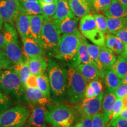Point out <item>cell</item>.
I'll return each mask as SVG.
<instances>
[{"label":"cell","mask_w":127,"mask_h":127,"mask_svg":"<svg viewBox=\"0 0 127 127\" xmlns=\"http://www.w3.org/2000/svg\"><path fill=\"white\" fill-rule=\"evenodd\" d=\"M123 100V109H127V94L122 98Z\"/></svg>","instance_id":"cell-50"},{"label":"cell","mask_w":127,"mask_h":127,"mask_svg":"<svg viewBox=\"0 0 127 127\" xmlns=\"http://www.w3.org/2000/svg\"><path fill=\"white\" fill-rule=\"evenodd\" d=\"M30 115L26 107L17 105L0 112V127H23Z\"/></svg>","instance_id":"cell-8"},{"label":"cell","mask_w":127,"mask_h":127,"mask_svg":"<svg viewBox=\"0 0 127 127\" xmlns=\"http://www.w3.org/2000/svg\"><path fill=\"white\" fill-rule=\"evenodd\" d=\"M125 45H127V25L115 34Z\"/></svg>","instance_id":"cell-43"},{"label":"cell","mask_w":127,"mask_h":127,"mask_svg":"<svg viewBox=\"0 0 127 127\" xmlns=\"http://www.w3.org/2000/svg\"><path fill=\"white\" fill-rule=\"evenodd\" d=\"M79 30L85 38L91 41L93 38L99 32L93 14H88L82 17L79 23Z\"/></svg>","instance_id":"cell-11"},{"label":"cell","mask_w":127,"mask_h":127,"mask_svg":"<svg viewBox=\"0 0 127 127\" xmlns=\"http://www.w3.org/2000/svg\"><path fill=\"white\" fill-rule=\"evenodd\" d=\"M22 1H38V0H20Z\"/></svg>","instance_id":"cell-58"},{"label":"cell","mask_w":127,"mask_h":127,"mask_svg":"<svg viewBox=\"0 0 127 127\" xmlns=\"http://www.w3.org/2000/svg\"><path fill=\"white\" fill-rule=\"evenodd\" d=\"M121 56H122L124 58H126L127 60V45H125V47L124 51L121 54Z\"/></svg>","instance_id":"cell-51"},{"label":"cell","mask_w":127,"mask_h":127,"mask_svg":"<svg viewBox=\"0 0 127 127\" xmlns=\"http://www.w3.org/2000/svg\"><path fill=\"white\" fill-rule=\"evenodd\" d=\"M69 8L68 0H57L56 11L51 20L63 19L67 17H74Z\"/></svg>","instance_id":"cell-27"},{"label":"cell","mask_w":127,"mask_h":127,"mask_svg":"<svg viewBox=\"0 0 127 127\" xmlns=\"http://www.w3.org/2000/svg\"><path fill=\"white\" fill-rule=\"evenodd\" d=\"M3 21L2 19L0 18V30H2V27H3Z\"/></svg>","instance_id":"cell-55"},{"label":"cell","mask_w":127,"mask_h":127,"mask_svg":"<svg viewBox=\"0 0 127 127\" xmlns=\"http://www.w3.org/2000/svg\"><path fill=\"white\" fill-rule=\"evenodd\" d=\"M86 46L87 51H88V55L90 56V60H91V63L96 66L98 68L99 72L100 77L102 78H104V72H103L101 69V65L98 60V55H99V52L100 50V47L95 44H89L86 41Z\"/></svg>","instance_id":"cell-29"},{"label":"cell","mask_w":127,"mask_h":127,"mask_svg":"<svg viewBox=\"0 0 127 127\" xmlns=\"http://www.w3.org/2000/svg\"><path fill=\"white\" fill-rule=\"evenodd\" d=\"M15 23L21 39L30 36V15L20 12L16 18Z\"/></svg>","instance_id":"cell-19"},{"label":"cell","mask_w":127,"mask_h":127,"mask_svg":"<svg viewBox=\"0 0 127 127\" xmlns=\"http://www.w3.org/2000/svg\"><path fill=\"white\" fill-rule=\"evenodd\" d=\"M104 93L96 96L84 98L78 105L77 109L82 116L93 117L101 112Z\"/></svg>","instance_id":"cell-10"},{"label":"cell","mask_w":127,"mask_h":127,"mask_svg":"<svg viewBox=\"0 0 127 127\" xmlns=\"http://www.w3.org/2000/svg\"><path fill=\"white\" fill-rule=\"evenodd\" d=\"M111 69L122 79L127 74V60L121 55L117 57V60Z\"/></svg>","instance_id":"cell-31"},{"label":"cell","mask_w":127,"mask_h":127,"mask_svg":"<svg viewBox=\"0 0 127 127\" xmlns=\"http://www.w3.org/2000/svg\"><path fill=\"white\" fill-rule=\"evenodd\" d=\"M61 36L59 30L51 19L45 18L42 24L40 35V45L50 54L53 55L56 52Z\"/></svg>","instance_id":"cell-7"},{"label":"cell","mask_w":127,"mask_h":127,"mask_svg":"<svg viewBox=\"0 0 127 127\" xmlns=\"http://www.w3.org/2000/svg\"><path fill=\"white\" fill-rule=\"evenodd\" d=\"M105 84L108 92L113 93L118 88V87L122 84V80L115 74L112 69H108L105 72L104 76Z\"/></svg>","instance_id":"cell-28"},{"label":"cell","mask_w":127,"mask_h":127,"mask_svg":"<svg viewBox=\"0 0 127 127\" xmlns=\"http://www.w3.org/2000/svg\"><path fill=\"white\" fill-rule=\"evenodd\" d=\"M118 117L122 118L127 119V109H122L121 112L118 116Z\"/></svg>","instance_id":"cell-49"},{"label":"cell","mask_w":127,"mask_h":127,"mask_svg":"<svg viewBox=\"0 0 127 127\" xmlns=\"http://www.w3.org/2000/svg\"><path fill=\"white\" fill-rule=\"evenodd\" d=\"M88 85L91 86L94 90L95 96H98L103 93V86L102 84V82L98 78L96 80H94L93 81L90 82Z\"/></svg>","instance_id":"cell-41"},{"label":"cell","mask_w":127,"mask_h":127,"mask_svg":"<svg viewBox=\"0 0 127 127\" xmlns=\"http://www.w3.org/2000/svg\"><path fill=\"white\" fill-rule=\"evenodd\" d=\"M94 19L96 22V26L98 30H100L102 33L106 34L108 32L107 26V17L101 13L94 12L93 13Z\"/></svg>","instance_id":"cell-36"},{"label":"cell","mask_w":127,"mask_h":127,"mask_svg":"<svg viewBox=\"0 0 127 127\" xmlns=\"http://www.w3.org/2000/svg\"><path fill=\"white\" fill-rule=\"evenodd\" d=\"M105 46L115 54H121L124 50L125 45L115 34L107 32L105 34Z\"/></svg>","instance_id":"cell-24"},{"label":"cell","mask_w":127,"mask_h":127,"mask_svg":"<svg viewBox=\"0 0 127 127\" xmlns=\"http://www.w3.org/2000/svg\"><path fill=\"white\" fill-rule=\"evenodd\" d=\"M76 67L87 82H91L99 78V70L93 64H80Z\"/></svg>","instance_id":"cell-23"},{"label":"cell","mask_w":127,"mask_h":127,"mask_svg":"<svg viewBox=\"0 0 127 127\" xmlns=\"http://www.w3.org/2000/svg\"><path fill=\"white\" fill-rule=\"evenodd\" d=\"M54 24L59 30L60 34H69L79 33V30L78 28L79 22L78 17H67L63 19L52 20Z\"/></svg>","instance_id":"cell-13"},{"label":"cell","mask_w":127,"mask_h":127,"mask_svg":"<svg viewBox=\"0 0 127 127\" xmlns=\"http://www.w3.org/2000/svg\"><path fill=\"white\" fill-rule=\"evenodd\" d=\"M24 97L31 104H39L46 105L50 101V99L45 96L38 88L25 87Z\"/></svg>","instance_id":"cell-17"},{"label":"cell","mask_w":127,"mask_h":127,"mask_svg":"<svg viewBox=\"0 0 127 127\" xmlns=\"http://www.w3.org/2000/svg\"><path fill=\"white\" fill-rule=\"evenodd\" d=\"M0 90L7 96L20 99L25 95L23 86L18 72L14 69L0 70Z\"/></svg>","instance_id":"cell-3"},{"label":"cell","mask_w":127,"mask_h":127,"mask_svg":"<svg viewBox=\"0 0 127 127\" xmlns=\"http://www.w3.org/2000/svg\"><path fill=\"white\" fill-rule=\"evenodd\" d=\"M67 72L66 93L69 102L75 104L84 98L87 81L76 66H69Z\"/></svg>","instance_id":"cell-5"},{"label":"cell","mask_w":127,"mask_h":127,"mask_svg":"<svg viewBox=\"0 0 127 127\" xmlns=\"http://www.w3.org/2000/svg\"><path fill=\"white\" fill-rule=\"evenodd\" d=\"M82 36L81 32L62 35L60 36L58 47L54 57L57 59L69 64V66H71L77 54Z\"/></svg>","instance_id":"cell-4"},{"label":"cell","mask_w":127,"mask_h":127,"mask_svg":"<svg viewBox=\"0 0 127 127\" xmlns=\"http://www.w3.org/2000/svg\"><path fill=\"white\" fill-rule=\"evenodd\" d=\"M14 65L8 59L4 51L0 50V70L13 69Z\"/></svg>","instance_id":"cell-37"},{"label":"cell","mask_w":127,"mask_h":127,"mask_svg":"<svg viewBox=\"0 0 127 127\" xmlns=\"http://www.w3.org/2000/svg\"><path fill=\"white\" fill-rule=\"evenodd\" d=\"M28 66L31 74L38 75L45 72L48 66V60L44 57L27 58Z\"/></svg>","instance_id":"cell-21"},{"label":"cell","mask_w":127,"mask_h":127,"mask_svg":"<svg viewBox=\"0 0 127 127\" xmlns=\"http://www.w3.org/2000/svg\"><path fill=\"white\" fill-rule=\"evenodd\" d=\"M122 109H123V100H122V98H117L113 109H112V114H111L110 118H109V121H111V122L112 121L115 120V118H117V117H118Z\"/></svg>","instance_id":"cell-38"},{"label":"cell","mask_w":127,"mask_h":127,"mask_svg":"<svg viewBox=\"0 0 127 127\" xmlns=\"http://www.w3.org/2000/svg\"><path fill=\"white\" fill-rule=\"evenodd\" d=\"M47 109L45 105L31 104V112L28 118V124L36 127L45 126Z\"/></svg>","instance_id":"cell-12"},{"label":"cell","mask_w":127,"mask_h":127,"mask_svg":"<svg viewBox=\"0 0 127 127\" xmlns=\"http://www.w3.org/2000/svg\"></svg>","instance_id":"cell-59"},{"label":"cell","mask_w":127,"mask_h":127,"mask_svg":"<svg viewBox=\"0 0 127 127\" xmlns=\"http://www.w3.org/2000/svg\"><path fill=\"white\" fill-rule=\"evenodd\" d=\"M118 1L127 8V0H118Z\"/></svg>","instance_id":"cell-52"},{"label":"cell","mask_w":127,"mask_h":127,"mask_svg":"<svg viewBox=\"0 0 127 127\" xmlns=\"http://www.w3.org/2000/svg\"><path fill=\"white\" fill-rule=\"evenodd\" d=\"M26 127H46V126H44V127H36V126H34V125H31L28 124V126H27Z\"/></svg>","instance_id":"cell-57"},{"label":"cell","mask_w":127,"mask_h":127,"mask_svg":"<svg viewBox=\"0 0 127 127\" xmlns=\"http://www.w3.org/2000/svg\"><path fill=\"white\" fill-rule=\"evenodd\" d=\"M41 1L45 3H51L54 2L56 0H41Z\"/></svg>","instance_id":"cell-54"},{"label":"cell","mask_w":127,"mask_h":127,"mask_svg":"<svg viewBox=\"0 0 127 127\" xmlns=\"http://www.w3.org/2000/svg\"><path fill=\"white\" fill-rule=\"evenodd\" d=\"M110 124L112 127H127V119L117 117Z\"/></svg>","instance_id":"cell-45"},{"label":"cell","mask_w":127,"mask_h":127,"mask_svg":"<svg viewBox=\"0 0 127 127\" xmlns=\"http://www.w3.org/2000/svg\"><path fill=\"white\" fill-rule=\"evenodd\" d=\"M11 101L9 97L0 91V112L9 108Z\"/></svg>","instance_id":"cell-40"},{"label":"cell","mask_w":127,"mask_h":127,"mask_svg":"<svg viewBox=\"0 0 127 127\" xmlns=\"http://www.w3.org/2000/svg\"><path fill=\"white\" fill-rule=\"evenodd\" d=\"M121 80H122V82H123V83H125V84H127V74L125 75V77H124L123 78L121 79Z\"/></svg>","instance_id":"cell-53"},{"label":"cell","mask_w":127,"mask_h":127,"mask_svg":"<svg viewBox=\"0 0 127 127\" xmlns=\"http://www.w3.org/2000/svg\"><path fill=\"white\" fill-rule=\"evenodd\" d=\"M81 123L82 127H92V117L88 116H82Z\"/></svg>","instance_id":"cell-46"},{"label":"cell","mask_w":127,"mask_h":127,"mask_svg":"<svg viewBox=\"0 0 127 127\" xmlns=\"http://www.w3.org/2000/svg\"><path fill=\"white\" fill-rule=\"evenodd\" d=\"M74 127H82V124L81 123V122H80V123H78Z\"/></svg>","instance_id":"cell-56"},{"label":"cell","mask_w":127,"mask_h":127,"mask_svg":"<svg viewBox=\"0 0 127 127\" xmlns=\"http://www.w3.org/2000/svg\"><path fill=\"white\" fill-rule=\"evenodd\" d=\"M20 12L28 15H43L39 1H22L20 0Z\"/></svg>","instance_id":"cell-26"},{"label":"cell","mask_w":127,"mask_h":127,"mask_svg":"<svg viewBox=\"0 0 127 127\" xmlns=\"http://www.w3.org/2000/svg\"><path fill=\"white\" fill-rule=\"evenodd\" d=\"M116 98H123L127 94V84H121L114 92Z\"/></svg>","instance_id":"cell-42"},{"label":"cell","mask_w":127,"mask_h":127,"mask_svg":"<svg viewBox=\"0 0 127 127\" xmlns=\"http://www.w3.org/2000/svg\"><path fill=\"white\" fill-rule=\"evenodd\" d=\"M86 41V38L82 36L80 39V42H79L77 54L71 63V66H77L80 64L91 63V60L87 51Z\"/></svg>","instance_id":"cell-20"},{"label":"cell","mask_w":127,"mask_h":127,"mask_svg":"<svg viewBox=\"0 0 127 127\" xmlns=\"http://www.w3.org/2000/svg\"><path fill=\"white\" fill-rule=\"evenodd\" d=\"M104 14L108 18H124L127 17V8L118 0H112L108 8Z\"/></svg>","instance_id":"cell-25"},{"label":"cell","mask_w":127,"mask_h":127,"mask_svg":"<svg viewBox=\"0 0 127 127\" xmlns=\"http://www.w3.org/2000/svg\"><path fill=\"white\" fill-rule=\"evenodd\" d=\"M76 120L74 111L64 104L55 105L46 115L47 123L54 127H72Z\"/></svg>","instance_id":"cell-6"},{"label":"cell","mask_w":127,"mask_h":127,"mask_svg":"<svg viewBox=\"0 0 127 127\" xmlns=\"http://www.w3.org/2000/svg\"><path fill=\"white\" fill-rule=\"evenodd\" d=\"M47 71L51 92L57 99L65 96L66 90L67 70L52 58L48 60Z\"/></svg>","instance_id":"cell-1"},{"label":"cell","mask_w":127,"mask_h":127,"mask_svg":"<svg viewBox=\"0 0 127 127\" xmlns=\"http://www.w3.org/2000/svg\"><path fill=\"white\" fill-rule=\"evenodd\" d=\"M38 1L41 5L43 15L45 18L52 19L56 11L57 0L51 3L44 2L41 0H38Z\"/></svg>","instance_id":"cell-34"},{"label":"cell","mask_w":127,"mask_h":127,"mask_svg":"<svg viewBox=\"0 0 127 127\" xmlns=\"http://www.w3.org/2000/svg\"><path fill=\"white\" fill-rule=\"evenodd\" d=\"M2 32L4 34L5 46L4 52L12 64L23 63L26 58L23 55L18 39V35L14 26L4 23Z\"/></svg>","instance_id":"cell-2"},{"label":"cell","mask_w":127,"mask_h":127,"mask_svg":"<svg viewBox=\"0 0 127 127\" xmlns=\"http://www.w3.org/2000/svg\"><path fill=\"white\" fill-rule=\"evenodd\" d=\"M20 12V0H0V18L14 26Z\"/></svg>","instance_id":"cell-9"},{"label":"cell","mask_w":127,"mask_h":127,"mask_svg":"<svg viewBox=\"0 0 127 127\" xmlns=\"http://www.w3.org/2000/svg\"><path fill=\"white\" fill-rule=\"evenodd\" d=\"M13 69L18 72L21 83L23 86L25 87L27 79L28 76L31 74L29 66H28L27 58L25 59L23 63L15 65Z\"/></svg>","instance_id":"cell-33"},{"label":"cell","mask_w":127,"mask_h":127,"mask_svg":"<svg viewBox=\"0 0 127 127\" xmlns=\"http://www.w3.org/2000/svg\"><path fill=\"white\" fill-rule=\"evenodd\" d=\"M98 60L103 72L110 69L117 60V56L105 46L100 47Z\"/></svg>","instance_id":"cell-16"},{"label":"cell","mask_w":127,"mask_h":127,"mask_svg":"<svg viewBox=\"0 0 127 127\" xmlns=\"http://www.w3.org/2000/svg\"><path fill=\"white\" fill-rule=\"evenodd\" d=\"M105 125L104 116L101 112L92 117V127H105Z\"/></svg>","instance_id":"cell-39"},{"label":"cell","mask_w":127,"mask_h":127,"mask_svg":"<svg viewBox=\"0 0 127 127\" xmlns=\"http://www.w3.org/2000/svg\"><path fill=\"white\" fill-rule=\"evenodd\" d=\"M71 11L75 17L81 18L92 10L91 0H68Z\"/></svg>","instance_id":"cell-15"},{"label":"cell","mask_w":127,"mask_h":127,"mask_svg":"<svg viewBox=\"0 0 127 127\" xmlns=\"http://www.w3.org/2000/svg\"><path fill=\"white\" fill-rule=\"evenodd\" d=\"M95 96L94 90L91 86L88 85L85 88V92H84V98H91Z\"/></svg>","instance_id":"cell-47"},{"label":"cell","mask_w":127,"mask_h":127,"mask_svg":"<svg viewBox=\"0 0 127 127\" xmlns=\"http://www.w3.org/2000/svg\"><path fill=\"white\" fill-rule=\"evenodd\" d=\"M112 0H91L92 8L98 13L104 14L108 8Z\"/></svg>","instance_id":"cell-35"},{"label":"cell","mask_w":127,"mask_h":127,"mask_svg":"<svg viewBox=\"0 0 127 127\" xmlns=\"http://www.w3.org/2000/svg\"><path fill=\"white\" fill-rule=\"evenodd\" d=\"M36 78H37L38 88L39 90L45 95V96H47L48 99H50V84L47 75L44 72L43 74H39V75L36 76Z\"/></svg>","instance_id":"cell-32"},{"label":"cell","mask_w":127,"mask_h":127,"mask_svg":"<svg viewBox=\"0 0 127 127\" xmlns=\"http://www.w3.org/2000/svg\"><path fill=\"white\" fill-rule=\"evenodd\" d=\"M25 87H30V88H38L37 87V78L36 75L30 74L28 76L26 82H25Z\"/></svg>","instance_id":"cell-44"},{"label":"cell","mask_w":127,"mask_h":127,"mask_svg":"<svg viewBox=\"0 0 127 127\" xmlns=\"http://www.w3.org/2000/svg\"><path fill=\"white\" fill-rule=\"evenodd\" d=\"M4 46H5V40H4V34H3L2 30H0V50L4 51Z\"/></svg>","instance_id":"cell-48"},{"label":"cell","mask_w":127,"mask_h":127,"mask_svg":"<svg viewBox=\"0 0 127 127\" xmlns=\"http://www.w3.org/2000/svg\"><path fill=\"white\" fill-rule=\"evenodd\" d=\"M127 25V17L124 18H108L107 17L108 32L115 34L117 32Z\"/></svg>","instance_id":"cell-30"},{"label":"cell","mask_w":127,"mask_h":127,"mask_svg":"<svg viewBox=\"0 0 127 127\" xmlns=\"http://www.w3.org/2000/svg\"><path fill=\"white\" fill-rule=\"evenodd\" d=\"M103 97L104 98H102L101 112L102 113L105 123L107 125L109 121V118L112 114V109H113L117 98L113 93L108 91L105 94V95Z\"/></svg>","instance_id":"cell-18"},{"label":"cell","mask_w":127,"mask_h":127,"mask_svg":"<svg viewBox=\"0 0 127 127\" xmlns=\"http://www.w3.org/2000/svg\"><path fill=\"white\" fill-rule=\"evenodd\" d=\"M23 54L26 58L44 57L45 51L31 36L22 38Z\"/></svg>","instance_id":"cell-14"},{"label":"cell","mask_w":127,"mask_h":127,"mask_svg":"<svg viewBox=\"0 0 127 127\" xmlns=\"http://www.w3.org/2000/svg\"><path fill=\"white\" fill-rule=\"evenodd\" d=\"M30 36L40 45L41 31L44 20V16L43 15H30Z\"/></svg>","instance_id":"cell-22"}]
</instances>
